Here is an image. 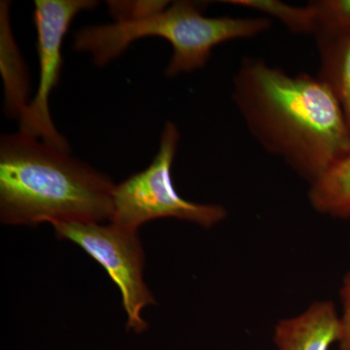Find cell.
Instances as JSON below:
<instances>
[{
    "mask_svg": "<svg viewBox=\"0 0 350 350\" xmlns=\"http://www.w3.org/2000/svg\"><path fill=\"white\" fill-rule=\"evenodd\" d=\"M271 27L266 18L206 17L194 2L175 1L142 19L83 27L75 32L73 48L89 53L96 66H103L137 39L162 38L174 49L165 69V75L174 77L204 68L219 44L253 38Z\"/></svg>",
    "mask_w": 350,
    "mask_h": 350,
    "instance_id": "3",
    "label": "cell"
},
{
    "mask_svg": "<svg viewBox=\"0 0 350 350\" xmlns=\"http://www.w3.org/2000/svg\"><path fill=\"white\" fill-rule=\"evenodd\" d=\"M179 137L176 125L167 121L150 165L115 185L110 218L113 224L137 232L140 226L159 218L182 219L206 228L225 218L224 207L189 202L175 190L172 165Z\"/></svg>",
    "mask_w": 350,
    "mask_h": 350,
    "instance_id": "4",
    "label": "cell"
},
{
    "mask_svg": "<svg viewBox=\"0 0 350 350\" xmlns=\"http://www.w3.org/2000/svg\"><path fill=\"white\" fill-rule=\"evenodd\" d=\"M232 98L258 144L312 183L350 154L344 111L319 78L247 57L234 75Z\"/></svg>",
    "mask_w": 350,
    "mask_h": 350,
    "instance_id": "1",
    "label": "cell"
},
{
    "mask_svg": "<svg viewBox=\"0 0 350 350\" xmlns=\"http://www.w3.org/2000/svg\"><path fill=\"white\" fill-rule=\"evenodd\" d=\"M57 237L77 244L107 271L122 295L126 313V330L137 334L146 330L148 323L142 310L155 304L144 280L145 256L137 232L113 224L98 222H56Z\"/></svg>",
    "mask_w": 350,
    "mask_h": 350,
    "instance_id": "5",
    "label": "cell"
},
{
    "mask_svg": "<svg viewBox=\"0 0 350 350\" xmlns=\"http://www.w3.org/2000/svg\"><path fill=\"white\" fill-rule=\"evenodd\" d=\"M8 1L0 4V70L4 85V110L19 120L29 105L31 82L24 59L14 39Z\"/></svg>",
    "mask_w": 350,
    "mask_h": 350,
    "instance_id": "8",
    "label": "cell"
},
{
    "mask_svg": "<svg viewBox=\"0 0 350 350\" xmlns=\"http://www.w3.org/2000/svg\"><path fill=\"white\" fill-rule=\"evenodd\" d=\"M93 0H36L34 25L38 32L39 83L36 96L19 119L23 135L38 138L69 150L68 140L57 131L51 117L49 98L59 81L64 36L76 15L96 6Z\"/></svg>",
    "mask_w": 350,
    "mask_h": 350,
    "instance_id": "6",
    "label": "cell"
},
{
    "mask_svg": "<svg viewBox=\"0 0 350 350\" xmlns=\"http://www.w3.org/2000/svg\"><path fill=\"white\" fill-rule=\"evenodd\" d=\"M312 206L336 217H350V154L331 165L312 182Z\"/></svg>",
    "mask_w": 350,
    "mask_h": 350,
    "instance_id": "10",
    "label": "cell"
},
{
    "mask_svg": "<svg viewBox=\"0 0 350 350\" xmlns=\"http://www.w3.org/2000/svg\"><path fill=\"white\" fill-rule=\"evenodd\" d=\"M115 22H126L148 17L169 6L167 1H108Z\"/></svg>",
    "mask_w": 350,
    "mask_h": 350,
    "instance_id": "13",
    "label": "cell"
},
{
    "mask_svg": "<svg viewBox=\"0 0 350 350\" xmlns=\"http://www.w3.org/2000/svg\"><path fill=\"white\" fill-rule=\"evenodd\" d=\"M314 36L321 57L319 79L337 98L350 130V29H323Z\"/></svg>",
    "mask_w": 350,
    "mask_h": 350,
    "instance_id": "9",
    "label": "cell"
},
{
    "mask_svg": "<svg viewBox=\"0 0 350 350\" xmlns=\"http://www.w3.org/2000/svg\"><path fill=\"white\" fill-rule=\"evenodd\" d=\"M226 2L269 14L282 22L295 33L314 34L315 15L310 4L306 7H297L276 0H232Z\"/></svg>",
    "mask_w": 350,
    "mask_h": 350,
    "instance_id": "11",
    "label": "cell"
},
{
    "mask_svg": "<svg viewBox=\"0 0 350 350\" xmlns=\"http://www.w3.org/2000/svg\"><path fill=\"white\" fill-rule=\"evenodd\" d=\"M314 10L315 32L350 29V0H329L310 3Z\"/></svg>",
    "mask_w": 350,
    "mask_h": 350,
    "instance_id": "12",
    "label": "cell"
},
{
    "mask_svg": "<svg viewBox=\"0 0 350 350\" xmlns=\"http://www.w3.org/2000/svg\"><path fill=\"white\" fill-rule=\"evenodd\" d=\"M344 315L340 319V335L338 338L340 350H350V273L345 278L342 292Z\"/></svg>",
    "mask_w": 350,
    "mask_h": 350,
    "instance_id": "14",
    "label": "cell"
},
{
    "mask_svg": "<svg viewBox=\"0 0 350 350\" xmlns=\"http://www.w3.org/2000/svg\"><path fill=\"white\" fill-rule=\"evenodd\" d=\"M340 335V319L330 301L310 306L304 314L276 326L278 350H329Z\"/></svg>",
    "mask_w": 350,
    "mask_h": 350,
    "instance_id": "7",
    "label": "cell"
},
{
    "mask_svg": "<svg viewBox=\"0 0 350 350\" xmlns=\"http://www.w3.org/2000/svg\"><path fill=\"white\" fill-rule=\"evenodd\" d=\"M115 184L69 150L18 133L0 140L3 224L98 222L111 218Z\"/></svg>",
    "mask_w": 350,
    "mask_h": 350,
    "instance_id": "2",
    "label": "cell"
}]
</instances>
